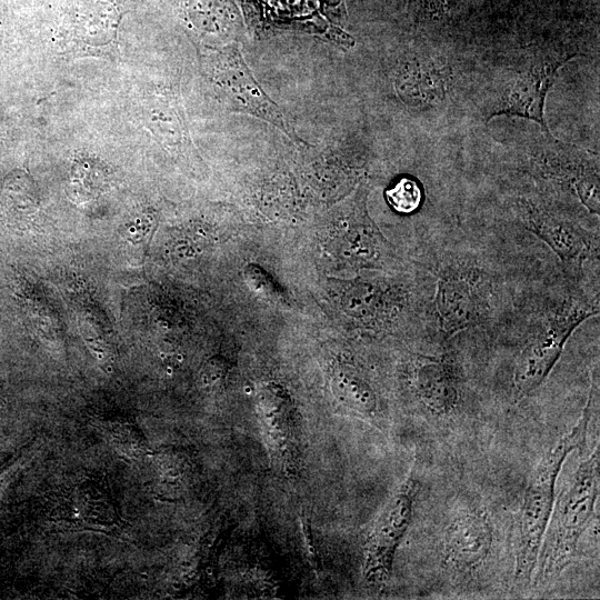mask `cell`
Masks as SVG:
<instances>
[{"instance_id":"6da1fadb","label":"cell","mask_w":600,"mask_h":600,"mask_svg":"<svg viewBox=\"0 0 600 600\" xmlns=\"http://www.w3.org/2000/svg\"><path fill=\"white\" fill-rule=\"evenodd\" d=\"M596 388L592 383L583 411L576 424L541 458L526 486L518 517L514 578L527 586L538 557L554 502L556 483L568 454L581 448L591 420Z\"/></svg>"},{"instance_id":"7a4b0ae2","label":"cell","mask_w":600,"mask_h":600,"mask_svg":"<svg viewBox=\"0 0 600 600\" xmlns=\"http://www.w3.org/2000/svg\"><path fill=\"white\" fill-rule=\"evenodd\" d=\"M599 492V447L584 458L553 504L542 539L537 581L558 578L576 557L577 547L594 512Z\"/></svg>"},{"instance_id":"3957f363","label":"cell","mask_w":600,"mask_h":600,"mask_svg":"<svg viewBox=\"0 0 600 600\" xmlns=\"http://www.w3.org/2000/svg\"><path fill=\"white\" fill-rule=\"evenodd\" d=\"M598 313V304L570 298L538 322L517 358L512 377L516 400L527 398L542 384L572 332Z\"/></svg>"},{"instance_id":"277c9868","label":"cell","mask_w":600,"mask_h":600,"mask_svg":"<svg viewBox=\"0 0 600 600\" xmlns=\"http://www.w3.org/2000/svg\"><path fill=\"white\" fill-rule=\"evenodd\" d=\"M493 283L489 273L469 261H449L437 273L433 309L446 337L483 323L491 312Z\"/></svg>"},{"instance_id":"5b68a950","label":"cell","mask_w":600,"mask_h":600,"mask_svg":"<svg viewBox=\"0 0 600 600\" xmlns=\"http://www.w3.org/2000/svg\"><path fill=\"white\" fill-rule=\"evenodd\" d=\"M418 479L413 470L384 504L367 539L363 574L376 587L390 577L396 550L411 521Z\"/></svg>"},{"instance_id":"8992f818","label":"cell","mask_w":600,"mask_h":600,"mask_svg":"<svg viewBox=\"0 0 600 600\" xmlns=\"http://www.w3.org/2000/svg\"><path fill=\"white\" fill-rule=\"evenodd\" d=\"M519 216L523 227L541 239L571 273H580L598 249V239L578 221L530 199L519 201Z\"/></svg>"},{"instance_id":"52a82bcc","label":"cell","mask_w":600,"mask_h":600,"mask_svg":"<svg viewBox=\"0 0 600 600\" xmlns=\"http://www.w3.org/2000/svg\"><path fill=\"white\" fill-rule=\"evenodd\" d=\"M49 520L68 530L119 532L122 520L107 490L94 481H82L62 492L50 510Z\"/></svg>"},{"instance_id":"ba28073f","label":"cell","mask_w":600,"mask_h":600,"mask_svg":"<svg viewBox=\"0 0 600 600\" xmlns=\"http://www.w3.org/2000/svg\"><path fill=\"white\" fill-rule=\"evenodd\" d=\"M572 57L531 63L509 83L489 119L499 114L518 116L536 121L549 133L544 119L546 97L557 78L558 70Z\"/></svg>"},{"instance_id":"9c48e42d","label":"cell","mask_w":600,"mask_h":600,"mask_svg":"<svg viewBox=\"0 0 600 600\" xmlns=\"http://www.w3.org/2000/svg\"><path fill=\"white\" fill-rule=\"evenodd\" d=\"M411 387L424 410L437 417L453 413L461 401L457 367L444 354L418 357L412 367Z\"/></svg>"},{"instance_id":"30bf717a","label":"cell","mask_w":600,"mask_h":600,"mask_svg":"<svg viewBox=\"0 0 600 600\" xmlns=\"http://www.w3.org/2000/svg\"><path fill=\"white\" fill-rule=\"evenodd\" d=\"M492 540L493 531L488 513L480 508L463 510L446 528L444 558L456 569H474L488 558Z\"/></svg>"},{"instance_id":"8fae6325","label":"cell","mask_w":600,"mask_h":600,"mask_svg":"<svg viewBox=\"0 0 600 600\" xmlns=\"http://www.w3.org/2000/svg\"><path fill=\"white\" fill-rule=\"evenodd\" d=\"M221 86L238 110H244L276 124L290 134L277 106L263 93L244 66L239 51L231 50L223 58Z\"/></svg>"},{"instance_id":"7c38bea8","label":"cell","mask_w":600,"mask_h":600,"mask_svg":"<svg viewBox=\"0 0 600 600\" xmlns=\"http://www.w3.org/2000/svg\"><path fill=\"white\" fill-rule=\"evenodd\" d=\"M100 428L109 444L122 458L138 461L147 454V439L136 423L124 419H112L103 421Z\"/></svg>"},{"instance_id":"4fadbf2b","label":"cell","mask_w":600,"mask_h":600,"mask_svg":"<svg viewBox=\"0 0 600 600\" xmlns=\"http://www.w3.org/2000/svg\"><path fill=\"white\" fill-rule=\"evenodd\" d=\"M386 198L396 211L411 213L420 207L422 191L416 180L403 177L386 191Z\"/></svg>"},{"instance_id":"5bb4252c","label":"cell","mask_w":600,"mask_h":600,"mask_svg":"<svg viewBox=\"0 0 600 600\" xmlns=\"http://www.w3.org/2000/svg\"><path fill=\"white\" fill-rule=\"evenodd\" d=\"M447 0H409L410 11L416 20H432L443 14Z\"/></svg>"},{"instance_id":"9a60e30c","label":"cell","mask_w":600,"mask_h":600,"mask_svg":"<svg viewBox=\"0 0 600 600\" xmlns=\"http://www.w3.org/2000/svg\"><path fill=\"white\" fill-rule=\"evenodd\" d=\"M274 3L280 4L281 7H302L303 4L310 2L311 0H272Z\"/></svg>"}]
</instances>
